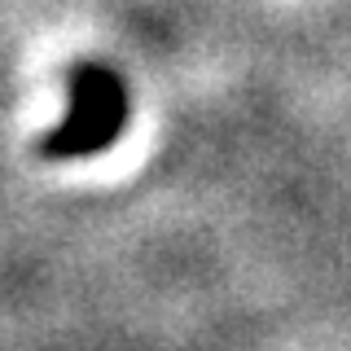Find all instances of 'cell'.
<instances>
[{"label":"cell","mask_w":351,"mask_h":351,"mask_svg":"<svg viewBox=\"0 0 351 351\" xmlns=\"http://www.w3.org/2000/svg\"><path fill=\"white\" fill-rule=\"evenodd\" d=\"M128 123V88L110 66L101 62H80L71 71V110H66L62 128L44 136L49 158H88L101 154L119 141Z\"/></svg>","instance_id":"obj_1"}]
</instances>
